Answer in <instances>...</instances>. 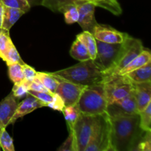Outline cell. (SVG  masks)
Returning a JSON list of instances; mask_svg holds the SVG:
<instances>
[{
	"mask_svg": "<svg viewBox=\"0 0 151 151\" xmlns=\"http://www.w3.org/2000/svg\"><path fill=\"white\" fill-rule=\"evenodd\" d=\"M100 115H86L81 113L71 130L73 132L76 151H85L97 126Z\"/></svg>",
	"mask_w": 151,
	"mask_h": 151,
	"instance_id": "8992f818",
	"label": "cell"
},
{
	"mask_svg": "<svg viewBox=\"0 0 151 151\" xmlns=\"http://www.w3.org/2000/svg\"><path fill=\"white\" fill-rule=\"evenodd\" d=\"M18 104V100L12 92L0 102V127L1 128H6L10 125Z\"/></svg>",
	"mask_w": 151,
	"mask_h": 151,
	"instance_id": "5bb4252c",
	"label": "cell"
},
{
	"mask_svg": "<svg viewBox=\"0 0 151 151\" xmlns=\"http://www.w3.org/2000/svg\"><path fill=\"white\" fill-rule=\"evenodd\" d=\"M7 66H8L9 78L11 80L13 83H20L24 80L22 64L16 63L8 65Z\"/></svg>",
	"mask_w": 151,
	"mask_h": 151,
	"instance_id": "d4e9b609",
	"label": "cell"
},
{
	"mask_svg": "<svg viewBox=\"0 0 151 151\" xmlns=\"http://www.w3.org/2000/svg\"><path fill=\"white\" fill-rule=\"evenodd\" d=\"M25 1H27L30 7H34V6L42 5L44 0H25Z\"/></svg>",
	"mask_w": 151,
	"mask_h": 151,
	"instance_id": "74e56055",
	"label": "cell"
},
{
	"mask_svg": "<svg viewBox=\"0 0 151 151\" xmlns=\"http://www.w3.org/2000/svg\"><path fill=\"white\" fill-rule=\"evenodd\" d=\"M0 148L4 151H14L13 139L11 137L6 131V128H3L0 134Z\"/></svg>",
	"mask_w": 151,
	"mask_h": 151,
	"instance_id": "4dcf8cb0",
	"label": "cell"
},
{
	"mask_svg": "<svg viewBox=\"0 0 151 151\" xmlns=\"http://www.w3.org/2000/svg\"><path fill=\"white\" fill-rule=\"evenodd\" d=\"M106 113L109 117L129 116L139 114L134 91L124 98L108 104Z\"/></svg>",
	"mask_w": 151,
	"mask_h": 151,
	"instance_id": "8fae6325",
	"label": "cell"
},
{
	"mask_svg": "<svg viewBox=\"0 0 151 151\" xmlns=\"http://www.w3.org/2000/svg\"><path fill=\"white\" fill-rule=\"evenodd\" d=\"M78 10V23L83 31L92 34L94 28L97 24L94 16L95 4L89 1H78L75 3Z\"/></svg>",
	"mask_w": 151,
	"mask_h": 151,
	"instance_id": "7c38bea8",
	"label": "cell"
},
{
	"mask_svg": "<svg viewBox=\"0 0 151 151\" xmlns=\"http://www.w3.org/2000/svg\"><path fill=\"white\" fill-rule=\"evenodd\" d=\"M57 78L59 80V83L55 94H58L61 97L65 106L76 105L79 100L83 91L86 86L74 83L63 80L58 77Z\"/></svg>",
	"mask_w": 151,
	"mask_h": 151,
	"instance_id": "30bf717a",
	"label": "cell"
},
{
	"mask_svg": "<svg viewBox=\"0 0 151 151\" xmlns=\"http://www.w3.org/2000/svg\"><path fill=\"white\" fill-rule=\"evenodd\" d=\"M22 69H23L24 80L29 81V82H32L35 79V77H36V71L32 66L26 64L25 63L22 64Z\"/></svg>",
	"mask_w": 151,
	"mask_h": 151,
	"instance_id": "d590c367",
	"label": "cell"
},
{
	"mask_svg": "<svg viewBox=\"0 0 151 151\" xmlns=\"http://www.w3.org/2000/svg\"><path fill=\"white\" fill-rule=\"evenodd\" d=\"M0 1L4 6L19 9L24 12V13L29 12L31 8L27 1L25 0H0Z\"/></svg>",
	"mask_w": 151,
	"mask_h": 151,
	"instance_id": "f546056e",
	"label": "cell"
},
{
	"mask_svg": "<svg viewBox=\"0 0 151 151\" xmlns=\"http://www.w3.org/2000/svg\"><path fill=\"white\" fill-rule=\"evenodd\" d=\"M139 125L144 131H151V103L143 111L139 112Z\"/></svg>",
	"mask_w": 151,
	"mask_h": 151,
	"instance_id": "484cf974",
	"label": "cell"
},
{
	"mask_svg": "<svg viewBox=\"0 0 151 151\" xmlns=\"http://www.w3.org/2000/svg\"><path fill=\"white\" fill-rule=\"evenodd\" d=\"M108 104L103 84H98L86 87L77 106L83 114L100 115L106 113Z\"/></svg>",
	"mask_w": 151,
	"mask_h": 151,
	"instance_id": "3957f363",
	"label": "cell"
},
{
	"mask_svg": "<svg viewBox=\"0 0 151 151\" xmlns=\"http://www.w3.org/2000/svg\"><path fill=\"white\" fill-rule=\"evenodd\" d=\"M29 90L35 91H43V92H50L49 90L41 83V81L35 77V79L29 84Z\"/></svg>",
	"mask_w": 151,
	"mask_h": 151,
	"instance_id": "8d00e7d4",
	"label": "cell"
},
{
	"mask_svg": "<svg viewBox=\"0 0 151 151\" xmlns=\"http://www.w3.org/2000/svg\"><path fill=\"white\" fill-rule=\"evenodd\" d=\"M61 112L63 113L65 119L66 121L69 131H71V130H72L75 122L78 120V117L81 114V111H80L78 106L76 104L74 105V106H65Z\"/></svg>",
	"mask_w": 151,
	"mask_h": 151,
	"instance_id": "603a6c76",
	"label": "cell"
},
{
	"mask_svg": "<svg viewBox=\"0 0 151 151\" xmlns=\"http://www.w3.org/2000/svg\"><path fill=\"white\" fill-rule=\"evenodd\" d=\"M97 43V56H96V64L106 74L114 63L118 54L120 51L121 44H108L96 40Z\"/></svg>",
	"mask_w": 151,
	"mask_h": 151,
	"instance_id": "ba28073f",
	"label": "cell"
},
{
	"mask_svg": "<svg viewBox=\"0 0 151 151\" xmlns=\"http://www.w3.org/2000/svg\"><path fill=\"white\" fill-rule=\"evenodd\" d=\"M60 13L64 15L65 22L66 24H74L78 22V10L75 3L66 4L60 7L59 10Z\"/></svg>",
	"mask_w": 151,
	"mask_h": 151,
	"instance_id": "cb8c5ba5",
	"label": "cell"
},
{
	"mask_svg": "<svg viewBox=\"0 0 151 151\" xmlns=\"http://www.w3.org/2000/svg\"><path fill=\"white\" fill-rule=\"evenodd\" d=\"M2 60L7 63V65L13 64V63H20V64H24V62L23 61V60L21 58L20 55L18 52L17 50L15 47L14 44H12L10 47V48L8 49L7 52H6L5 55L3 57Z\"/></svg>",
	"mask_w": 151,
	"mask_h": 151,
	"instance_id": "4316f807",
	"label": "cell"
},
{
	"mask_svg": "<svg viewBox=\"0 0 151 151\" xmlns=\"http://www.w3.org/2000/svg\"><path fill=\"white\" fill-rule=\"evenodd\" d=\"M85 151H112L111 122L107 113L100 115L97 126Z\"/></svg>",
	"mask_w": 151,
	"mask_h": 151,
	"instance_id": "52a82bcc",
	"label": "cell"
},
{
	"mask_svg": "<svg viewBox=\"0 0 151 151\" xmlns=\"http://www.w3.org/2000/svg\"><path fill=\"white\" fill-rule=\"evenodd\" d=\"M47 106L51 108L53 110L58 111H62L63 108L65 107L64 103H63V100L61 97L57 94H54V97L53 100H52L50 103H49L47 105Z\"/></svg>",
	"mask_w": 151,
	"mask_h": 151,
	"instance_id": "e575fe53",
	"label": "cell"
},
{
	"mask_svg": "<svg viewBox=\"0 0 151 151\" xmlns=\"http://www.w3.org/2000/svg\"><path fill=\"white\" fill-rule=\"evenodd\" d=\"M77 38L86 46L89 53L90 58L93 60H95L97 56V43L94 35L88 31H83V32L77 35Z\"/></svg>",
	"mask_w": 151,
	"mask_h": 151,
	"instance_id": "44dd1931",
	"label": "cell"
},
{
	"mask_svg": "<svg viewBox=\"0 0 151 151\" xmlns=\"http://www.w3.org/2000/svg\"><path fill=\"white\" fill-rule=\"evenodd\" d=\"M28 93L32 95H33L34 97H36L37 99L40 100V101L43 102V103L45 104V106H47V105L49 103L52 101L53 100V97H54V94H52L50 92H43V91H32V90H29L28 91Z\"/></svg>",
	"mask_w": 151,
	"mask_h": 151,
	"instance_id": "836d02e7",
	"label": "cell"
},
{
	"mask_svg": "<svg viewBox=\"0 0 151 151\" xmlns=\"http://www.w3.org/2000/svg\"><path fill=\"white\" fill-rule=\"evenodd\" d=\"M92 35L96 40L108 44H121L125 41L128 33L122 32L107 24H98L94 27Z\"/></svg>",
	"mask_w": 151,
	"mask_h": 151,
	"instance_id": "4fadbf2b",
	"label": "cell"
},
{
	"mask_svg": "<svg viewBox=\"0 0 151 151\" xmlns=\"http://www.w3.org/2000/svg\"><path fill=\"white\" fill-rule=\"evenodd\" d=\"M31 82L24 80L22 83L18 84H14V86L12 89V93L17 100L22 98L28 94L29 91V84Z\"/></svg>",
	"mask_w": 151,
	"mask_h": 151,
	"instance_id": "f1b7e54d",
	"label": "cell"
},
{
	"mask_svg": "<svg viewBox=\"0 0 151 151\" xmlns=\"http://www.w3.org/2000/svg\"><path fill=\"white\" fill-rule=\"evenodd\" d=\"M59 151H76V145H75V138H74L73 132L69 131V135L66 141L60 145L59 148H58Z\"/></svg>",
	"mask_w": 151,
	"mask_h": 151,
	"instance_id": "d6a6232c",
	"label": "cell"
},
{
	"mask_svg": "<svg viewBox=\"0 0 151 151\" xmlns=\"http://www.w3.org/2000/svg\"><path fill=\"white\" fill-rule=\"evenodd\" d=\"M36 78L41 82V83L49 90L50 93L55 94L59 83V80L57 77L52 75L47 72H38L36 73Z\"/></svg>",
	"mask_w": 151,
	"mask_h": 151,
	"instance_id": "7402d4cb",
	"label": "cell"
},
{
	"mask_svg": "<svg viewBox=\"0 0 151 151\" xmlns=\"http://www.w3.org/2000/svg\"><path fill=\"white\" fill-rule=\"evenodd\" d=\"M0 29H1V28H0Z\"/></svg>",
	"mask_w": 151,
	"mask_h": 151,
	"instance_id": "60d3db41",
	"label": "cell"
},
{
	"mask_svg": "<svg viewBox=\"0 0 151 151\" xmlns=\"http://www.w3.org/2000/svg\"><path fill=\"white\" fill-rule=\"evenodd\" d=\"M109 118L112 151L135 150L144 133L140 128L139 114Z\"/></svg>",
	"mask_w": 151,
	"mask_h": 151,
	"instance_id": "6da1fadb",
	"label": "cell"
},
{
	"mask_svg": "<svg viewBox=\"0 0 151 151\" xmlns=\"http://www.w3.org/2000/svg\"><path fill=\"white\" fill-rule=\"evenodd\" d=\"M150 61L151 54L150 51L147 49L144 48L142 52L139 55H138L135 58L133 59L125 67H124L118 75H125V74L128 73L131 71L135 70V69L147 64V63Z\"/></svg>",
	"mask_w": 151,
	"mask_h": 151,
	"instance_id": "e0dca14e",
	"label": "cell"
},
{
	"mask_svg": "<svg viewBox=\"0 0 151 151\" xmlns=\"http://www.w3.org/2000/svg\"><path fill=\"white\" fill-rule=\"evenodd\" d=\"M12 44H13V42L10 38L9 30L1 28L0 29V58L1 59L3 58L6 52L8 50Z\"/></svg>",
	"mask_w": 151,
	"mask_h": 151,
	"instance_id": "83f0119b",
	"label": "cell"
},
{
	"mask_svg": "<svg viewBox=\"0 0 151 151\" xmlns=\"http://www.w3.org/2000/svg\"><path fill=\"white\" fill-rule=\"evenodd\" d=\"M69 53L74 59L79 61H83V60L91 59L87 48L84 45L83 43L78 38L72 44Z\"/></svg>",
	"mask_w": 151,
	"mask_h": 151,
	"instance_id": "ffe728a7",
	"label": "cell"
},
{
	"mask_svg": "<svg viewBox=\"0 0 151 151\" xmlns=\"http://www.w3.org/2000/svg\"><path fill=\"white\" fill-rule=\"evenodd\" d=\"M125 75L133 83L151 81V63L149 62L147 64L125 74Z\"/></svg>",
	"mask_w": 151,
	"mask_h": 151,
	"instance_id": "ac0fdd59",
	"label": "cell"
},
{
	"mask_svg": "<svg viewBox=\"0 0 151 151\" xmlns=\"http://www.w3.org/2000/svg\"><path fill=\"white\" fill-rule=\"evenodd\" d=\"M3 13H4V5L0 1V28H1V25H2Z\"/></svg>",
	"mask_w": 151,
	"mask_h": 151,
	"instance_id": "f35d334b",
	"label": "cell"
},
{
	"mask_svg": "<svg viewBox=\"0 0 151 151\" xmlns=\"http://www.w3.org/2000/svg\"><path fill=\"white\" fill-rule=\"evenodd\" d=\"M78 1H89L94 3L96 7H100L119 16L122 13V8L117 0H44L42 5L53 12H59L60 7Z\"/></svg>",
	"mask_w": 151,
	"mask_h": 151,
	"instance_id": "9c48e42d",
	"label": "cell"
},
{
	"mask_svg": "<svg viewBox=\"0 0 151 151\" xmlns=\"http://www.w3.org/2000/svg\"><path fill=\"white\" fill-rule=\"evenodd\" d=\"M102 84L109 104L127 97L134 91V83L125 75H105Z\"/></svg>",
	"mask_w": 151,
	"mask_h": 151,
	"instance_id": "277c9868",
	"label": "cell"
},
{
	"mask_svg": "<svg viewBox=\"0 0 151 151\" xmlns=\"http://www.w3.org/2000/svg\"><path fill=\"white\" fill-rule=\"evenodd\" d=\"M50 74L85 86L102 84L105 78L103 71L92 59L80 61L78 64Z\"/></svg>",
	"mask_w": 151,
	"mask_h": 151,
	"instance_id": "7a4b0ae2",
	"label": "cell"
},
{
	"mask_svg": "<svg viewBox=\"0 0 151 151\" xmlns=\"http://www.w3.org/2000/svg\"><path fill=\"white\" fill-rule=\"evenodd\" d=\"M44 106H45V104L43 102L40 101L33 95L28 93L24 100L18 104L17 109L10 120V124H14L18 119L23 117L24 116L31 113L35 109L44 107Z\"/></svg>",
	"mask_w": 151,
	"mask_h": 151,
	"instance_id": "9a60e30c",
	"label": "cell"
},
{
	"mask_svg": "<svg viewBox=\"0 0 151 151\" xmlns=\"http://www.w3.org/2000/svg\"><path fill=\"white\" fill-rule=\"evenodd\" d=\"M2 129L3 128H1V127H0V134H1V131H2Z\"/></svg>",
	"mask_w": 151,
	"mask_h": 151,
	"instance_id": "ab89813d",
	"label": "cell"
},
{
	"mask_svg": "<svg viewBox=\"0 0 151 151\" xmlns=\"http://www.w3.org/2000/svg\"><path fill=\"white\" fill-rule=\"evenodd\" d=\"M144 48L141 40L133 38L128 34L122 43L120 51L114 63L105 75H118L124 67L142 52Z\"/></svg>",
	"mask_w": 151,
	"mask_h": 151,
	"instance_id": "5b68a950",
	"label": "cell"
},
{
	"mask_svg": "<svg viewBox=\"0 0 151 151\" xmlns=\"http://www.w3.org/2000/svg\"><path fill=\"white\" fill-rule=\"evenodd\" d=\"M24 14V12H23L22 10L4 6V13H3L1 28L10 31L12 27L16 24V22Z\"/></svg>",
	"mask_w": 151,
	"mask_h": 151,
	"instance_id": "d6986e66",
	"label": "cell"
},
{
	"mask_svg": "<svg viewBox=\"0 0 151 151\" xmlns=\"http://www.w3.org/2000/svg\"><path fill=\"white\" fill-rule=\"evenodd\" d=\"M134 94L138 111L144 110L151 103V81L134 83Z\"/></svg>",
	"mask_w": 151,
	"mask_h": 151,
	"instance_id": "2e32d148",
	"label": "cell"
},
{
	"mask_svg": "<svg viewBox=\"0 0 151 151\" xmlns=\"http://www.w3.org/2000/svg\"><path fill=\"white\" fill-rule=\"evenodd\" d=\"M151 131H144L142 135L135 150L150 151L151 150Z\"/></svg>",
	"mask_w": 151,
	"mask_h": 151,
	"instance_id": "1f68e13d",
	"label": "cell"
}]
</instances>
